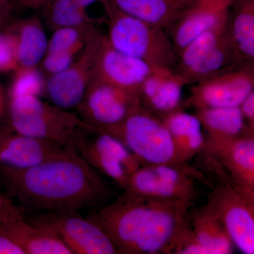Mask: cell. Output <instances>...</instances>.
<instances>
[{"mask_svg": "<svg viewBox=\"0 0 254 254\" xmlns=\"http://www.w3.org/2000/svg\"><path fill=\"white\" fill-rule=\"evenodd\" d=\"M43 9L53 31L69 26H95L76 0H50Z\"/></svg>", "mask_w": 254, "mask_h": 254, "instance_id": "cell-28", "label": "cell"}, {"mask_svg": "<svg viewBox=\"0 0 254 254\" xmlns=\"http://www.w3.org/2000/svg\"><path fill=\"white\" fill-rule=\"evenodd\" d=\"M104 36L100 31L97 33L69 67L52 75L46 92L53 104L65 110L77 109L94 79L97 55Z\"/></svg>", "mask_w": 254, "mask_h": 254, "instance_id": "cell-11", "label": "cell"}, {"mask_svg": "<svg viewBox=\"0 0 254 254\" xmlns=\"http://www.w3.org/2000/svg\"><path fill=\"white\" fill-rule=\"evenodd\" d=\"M6 32L14 42L18 67L36 66L46 56L49 40L39 18L16 21Z\"/></svg>", "mask_w": 254, "mask_h": 254, "instance_id": "cell-20", "label": "cell"}, {"mask_svg": "<svg viewBox=\"0 0 254 254\" xmlns=\"http://www.w3.org/2000/svg\"><path fill=\"white\" fill-rule=\"evenodd\" d=\"M235 0H198L196 3L170 28V37L177 54L205 29L230 14Z\"/></svg>", "mask_w": 254, "mask_h": 254, "instance_id": "cell-16", "label": "cell"}, {"mask_svg": "<svg viewBox=\"0 0 254 254\" xmlns=\"http://www.w3.org/2000/svg\"><path fill=\"white\" fill-rule=\"evenodd\" d=\"M228 173L236 186L254 189V137L241 135L230 141L205 148Z\"/></svg>", "mask_w": 254, "mask_h": 254, "instance_id": "cell-17", "label": "cell"}, {"mask_svg": "<svg viewBox=\"0 0 254 254\" xmlns=\"http://www.w3.org/2000/svg\"><path fill=\"white\" fill-rule=\"evenodd\" d=\"M138 90L128 89L94 78L78 107L85 123L109 128L121 123L141 107Z\"/></svg>", "mask_w": 254, "mask_h": 254, "instance_id": "cell-10", "label": "cell"}, {"mask_svg": "<svg viewBox=\"0 0 254 254\" xmlns=\"http://www.w3.org/2000/svg\"><path fill=\"white\" fill-rule=\"evenodd\" d=\"M195 115L207 133L204 150L230 141L245 132L246 122L240 107L200 110Z\"/></svg>", "mask_w": 254, "mask_h": 254, "instance_id": "cell-22", "label": "cell"}, {"mask_svg": "<svg viewBox=\"0 0 254 254\" xmlns=\"http://www.w3.org/2000/svg\"><path fill=\"white\" fill-rule=\"evenodd\" d=\"M66 149L53 142L0 126V169L23 170L60 154Z\"/></svg>", "mask_w": 254, "mask_h": 254, "instance_id": "cell-13", "label": "cell"}, {"mask_svg": "<svg viewBox=\"0 0 254 254\" xmlns=\"http://www.w3.org/2000/svg\"><path fill=\"white\" fill-rule=\"evenodd\" d=\"M155 69L145 62L114 48L105 35L97 55L94 78L114 86L138 90Z\"/></svg>", "mask_w": 254, "mask_h": 254, "instance_id": "cell-14", "label": "cell"}, {"mask_svg": "<svg viewBox=\"0 0 254 254\" xmlns=\"http://www.w3.org/2000/svg\"><path fill=\"white\" fill-rule=\"evenodd\" d=\"M230 14L218 20L213 26L190 42L178 55V63L175 71L181 73L198 63L220 43L228 30Z\"/></svg>", "mask_w": 254, "mask_h": 254, "instance_id": "cell-26", "label": "cell"}, {"mask_svg": "<svg viewBox=\"0 0 254 254\" xmlns=\"http://www.w3.org/2000/svg\"><path fill=\"white\" fill-rule=\"evenodd\" d=\"M106 13V38L114 48L153 68L175 71L178 54L166 31L122 12L109 0Z\"/></svg>", "mask_w": 254, "mask_h": 254, "instance_id": "cell-3", "label": "cell"}, {"mask_svg": "<svg viewBox=\"0 0 254 254\" xmlns=\"http://www.w3.org/2000/svg\"><path fill=\"white\" fill-rule=\"evenodd\" d=\"M13 4H17L20 6V4L22 2L23 0H10Z\"/></svg>", "mask_w": 254, "mask_h": 254, "instance_id": "cell-41", "label": "cell"}, {"mask_svg": "<svg viewBox=\"0 0 254 254\" xmlns=\"http://www.w3.org/2000/svg\"><path fill=\"white\" fill-rule=\"evenodd\" d=\"M0 254H25L6 233L2 222H0Z\"/></svg>", "mask_w": 254, "mask_h": 254, "instance_id": "cell-33", "label": "cell"}, {"mask_svg": "<svg viewBox=\"0 0 254 254\" xmlns=\"http://www.w3.org/2000/svg\"><path fill=\"white\" fill-rule=\"evenodd\" d=\"M2 110V98H1V93H0V114L1 113Z\"/></svg>", "mask_w": 254, "mask_h": 254, "instance_id": "cell-42", "label": "cell"}, {"mask_svg": "<svg viewBox=\"0 0 254 254\" xmlns=\"http://www.w3.org/2000/svg\"><path fill=\"white\" fill-rule=\"evenodd\" d=\"M123 142L143 165H173L204 180L203 175L178 155L173 138L161 119L143 106L115 126L103 128Z\"/></svg>", "mask_w": 254, "mask_h": 254, "instance_id": "cell-4", "label": "cell"}, {"mask_svg": "<svg viewBox=\"0 0 254 254\" xmlns=\"http://www.w3.org/2000/svg\"><path fill=\"white\" fill-rule=\"evenodd\" d=\"M172 254H208L205 247L200 244L194 232L188 223L179 234Z\"/></svg>", "mask_w": 254, "mask_h": 254, "instance_id": "cell-30", "label": "cell"}, {"mask_svg": "<svg viewBox=\"0 0 254 254\" xmlns=\"http://www.w3.org/2000/svg\"><path fill=\"white\" fill-rule=\"evenodd\" d=\"M240 108L245 121L247 120L248 122V123L246 124L245 132L254 127V90L247 96Z\"/></svg>", "mask_w": 254, "mask_h": 254, "instance_id": "cell-34", "label": "cell"}, {"mask_svg": "<svg viewBox=\"0 0 254 254\" xmlns=\"http://www.w3.org/2000/svg\"><path fill=\"white\" fill-rule=\"evenodd\" d=\"M0 172L23 211L74 213L103 206L112 194L101 175L68 148L31 168Z\"/></svg>", "mask_w": 254, "mask_h": 254, "instance_id": "cell-1", "label": "cell"}, {"mask_svg": "<svg viewBox=\"0 0 254 254\" xmlns=\"http://www.w3.org/2000/svg\"><path fill=\"white\" fill-rule=\"evenodd\" d=\"M242 135H247V136L254 137V127L250 128V129L247 130V131H246L245 133H244V134Z\"/></svg>", "mask_w": 254, "mask_h": 254, "instance_id": "cell-40", "label": "cell"}, {"mask_svg": "<svg viewBox=\"0 0 254 254\" xmlns=\"http://www.w3.org/2000/svg\"><path fill=\"white\" fill-rule=\"evenodd\" d=\"M186 85L176 71L157 68L138 89L142 106L161 117L180 110L184 86Z\"/></svg>", "mask_w": 254, "mask_h": 254, "instance_id": "cell-15", "label": "cell"}, {"mask_svg": "<svg viewBox=\"0 0 254 254\" xmlns=\"http://www.w3.org/2000/svg\"><path fill=\"white\" fill-rule=\"evenodd\" d=\"M28 213H23L26 220L52 232L72 254H120L105 232L79 212Z\"/></svg>", "mask_w": 254, "mask_h": 254, "instance_id": "cell-7", "label": "cell"}, {"mask_svg": "<svg viewBox=\"0 0 254 254\" xmlns=\"http://www.w3.org/2000/svg\"><path fill=\"white\" fill-rule=\"evenodd\" d=\"M232 185L238 190L239 193L242 195V198L245 200L247 204L250 205V208H252V210H253L254 213V189L245 188V187H238L234 185Z\"/></svg>", "mask_w": 254, "mask_h": 254, "instance_id": "cell-36", "label": "cell"}, {"mask_svg": "<svg viewBox=\"0 0 254 254\" xmlns=\"http://www.w3.org/2000/svg\"><path fill=\"white\" fill-rule=\"evenodd\" d=\"M191 227L208 254L232 253L233 242L218 215L208 203L194 214Z\"/></svg>", "mask_w": 254, "mask_h": 254, "instance_id": "cell-25", "label": "cell"}, {"mask_svg": "<svg viewBox=\"0 0 254 254\" xmlns=\"http://www.w3.org/2000/svg\"><path fill=\"white\" fill-rule=\"evenodd\" d=\"M192 86L187 104L197 110L240 107L254 90V63L242 62Z\"/></svg>", "mask_w": 254, "mask_h": 254, "instance_id": "cell-9", "label": "cell"}, {"mask_svg": "<svg viewBox=\"0 0 254 254\" xmlns=\"http://www.w3.org/2000/svg\"><path fill=\"white\" fill-rule=\"evenodd\" d=\"M66 148L123 190L130 176L143 165L116 137L83 121Z\"/></svg>", "mask_w": 254, "mask_h": 254, "instance_id": "cell-5", "label": "cell"}, {"mask_svg": "<svg viewBox=\"0 0 254 254\" xmlns=\"http://www.w3.org/2000/svg\"><path fill=\"white\" fill-rule=\"evenodd\" d=\"M46 83L36 66L18 67L10 87L9 98L23 95L39 97L46 91Z\"/></svg>", "mask_w": 254, "mask_h": 254, "instance_id": "cell-29", "label": "cell"}, {"mask_svg": "<svg viewBox=\"0 0 254 254\" xmlns=\"http://www.w3.org/2000/svg\"><path fill=\"white\" fill-rule=\"evenodd\" d=\"M160 119L170 132L177 155L182 162L188 163L204 150L203 127L196 115L180 109L163 115Z\"/></svg>", "mask_w": 254, "mask_h": 254, "instance_id": "cell-21", "label": "cell"}, {"mask_svg": "<svg viewBox=\"0 0 254 254\" xmlns=\"http://www.w3.org/2000/svg\"><path fill=\"white\" fill-rule=\"evenodd\" d=\"M230 39L242 60L254 63V0H235L229 16Z\"/></svg>", "mask_w": 254, "mask_h": 254, "instance_id": "cell-24", "label": "cell"}, {"mask_svg": "<svg viewBox=\"0 0 254 254\" xmlns=\"http://www.w3.org/2000/svg\"><path fill=\"white\" fill-rule=\"evenodd\" d=\"M194 174L173 165H142L127 181L124 190L132 194L168 200H191L198 195Z\"/></svg>", "mask_w": 254, "mask_h": 254, "instance_id": "cell-8", "label": "cell"}, {"mask_svg": "<svg viewBox=\"0 0 254 254\" xmlns=\"http://www.w3.org/2000/svg\"><path fill=\"white\" fill-rule=\"evenodd\" d=\"M12 6L10 0H0V30L9 26Z\"/></svg>", "mask_w": 254, "mask_h": 254, "instance_id": "cell-35", "label": "cell"}, {"mask_svg": "<svg viewBox=\"0 0 254 254\" xmlns=\"http://www.w3.org/2000/svg\"><path fill=\"white\" fill-rule=\"evenodd\" d=\"M99 32L93 25L58 28L49 40L47 53H71L79 56L88 41Z\"/></svg>", "mask_w": 254, "mask_h": 254, "instance_id": "cell-27", "label": "cell"}, {"mask_svg": "<svg viewBox=\"0 0 254 254\" xmlns=\"http://www.w3.org/2000/svg\"><path fill=\"white\" fill-rule=\"evenodd\" d=\"M9 126L19 133L66 148L83 120L76 114L33 95L9 98Z\"/></svg>", "mask_w": 254, "mask_h": 254, "instance_id": "cell-6", "label": "cell"}, {"mask_svg": "<svg viewBox=\"0 0 254 254\" xmlns=\"http://www.w3.org/2000/svg\"><path fill=\"white\" fill-rule=\"evenodd\" d=\"M234 245L254 254V213L235 187L226 182L214 190L208 201Z\"/></svg>", "mask_w": 254, "mask_h": 254, "instance_id": "cell-12", "label": "cell"}, {"mask_svg": "<svg viewBox=\"0 0 254 254\" xmlns=\"http://www.w3.org/2000/svg\"><path fill=\"white\" fill-rule=\"evenodd\" d=\"M192 203L125 192L113 203L92 209L87 218L105 232L120 254H172L179 234L188 223Z\"/></svg>", "mask_w": 254, "mask_h": 254, "instance_id": "cell-2", "label": "cell"}, {"mask_svg": "<svg viewBox=\"0 0 254 254\" xmlns=\"http://www.w3.org/2000/svg\"><path fill=\"white\" fill-rule=\"evenodd\" d=\"M17 208L18 207L14 205L12 198H10L8 195L0 193V211L10 213Z\"/></svg>", "mask_w": 254, "mask_h": 254, "instance_id": "cell-37", "label": "cell"}, {"mask_svg": "<svg viewBox=\"0 0 254 254\" xmlns=\"http://www.w3.org/2000/svg\"><path fill=\"white\" fill-rule=\"evenodd\" d=\"M50 0H23L20 6L26 9H43Z\"/></svg>", "mask_w": 254, "mask_h": 254, "instance_id": "cell-38", "label": "cell"}, {"mask_svg": "<svg viewBox=\"0 0 254 254\" xmlns=\"http://www.w3.org/2000/svg\"><path fill=\"white\" fill-rule=\"evenodd\" d=\"M245 61L237 53L229 36L228 30L220 43L198 63L178 73L187 85H195Z\"/></svg>", "mask_w": 254, "mask_h": 254, "instance_id": "cell-23", "label": "cell"}, {"mask_svg": "<svg viewBox=\"0 0 254 254\" xmlns=\"http://www.w3.org/2000/svg\"><path fill=\"white\" fill-rule=\"evenodd\" d=\"M17 68L14 42L6 32L0 33V71H16Z\"/></svg>", "mask_w": 254, "mask_h": 254, "instance_id": "cell-32", "label": "cell"}, {"mask_svg": "<svg viewBox=\"0 0 254 254\" xmlns=\"http://www.w3.org/2000/svg\"><path fill=\"white\" fill-rule=\"evenodd\" d=\"M78 56L65 53H47L43 60V68L50 75L64 71L69 67Z\"/></svg>", "mask_w": 254, "mask_h": 254, "instance_id": "cell-31", "label": "cell"}, {"mask_svg": "<svg viewBox=\"0 0 254 254\" xmlns=\"http://www.w3.org/2000/svg\"><path fill=\"white\" fill-rule=\"evenodd\" d=\"M18 208H18L16 209V210H14V211L10 212V213H6V212L0 211V222H2L5 218H7V217L9 216L10 214L14 213V212L16 211V210H17Z\"/></svg>", "mask_w": 254, "mask_h": 254, "instance_id": "cell-39", "label": "cell"}, {"mask_svg": "<svg viewBox=\"0 0 254 254\" xmlns=\"http://www.w3.org/2000/svg\"><path fill=\"white\" fill-rule=\"evenodd\" d=\"M128 16L161 28L170 29L198 0H109Z\"/></svg>", "mask_w": 254, "mask_h": 254, "instance_id": "cell-19", "label": "cell"}, {"mask_svg": "<svg viewBox=\"0 0 254 254\" xmlns=\"http://www.w3.org/2000/svg\"><path fill=\"white\" fill-rule=\"evenodd\" d=\"M2 225L25 254H72L52 232L26 220L21 208L10 214Z\"/></svg>", "mask_w": 254, "mask_h": 254, "instance_id": "cell-18", "label": "cell"}]
</instances>
